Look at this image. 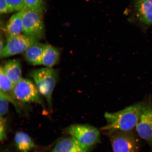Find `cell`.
<instances>
[{"mask_svg":"<svg viewBox=\"0 0 152 152\" xmlns=\"http://www.w3.org/2000/svg\"><path fill=\"white\" fill-rule=\"evenodd\" d=\"M151 104L149 102H140L121 111L105 113L107 123L102 130L110 134L120 131L129 132L136 127L142 114Z\"/></svg>","mask_w":152,"mask_h":152,"instance_id":"1","label":"cell"},{"mask_svg":"<svg viewBox=\"0 0 152 152\" xmlns=\"http://www.w3.org/2000/svg\"><path fill=\"white\" fill-rule=\"evenodd\" d=\"M40 94L46 99L49 107L52 110V96L58 79V73L51 68L36 69L30 73Z\"/></svg>","mask_w":152,"mask_h":152,"instance_id":"2","label":"cell"},{"mask_svg":"<svg viewBox=\"0 0 152 152\" xmlns=\"http://www.w3.org/2000/svg\"><path fill=\"white\" fill-rule=\"evenodd\" d=\"M23 34L40 39L45 33L42 12L24 7L21 10Z\"/></svg>","mask_w":152,"mask_h":152,"instance_id":"3","label":"cell"},{"mask_svg":"<svg viewBox=\"0 0 152 152\" xmlns=\"http://www.w3.org/2000/svg\"><path fill=\"white\" fill-rule=\"evenodd\" d=\"M12 94L15 99L18 102L37 104L44 107L41 94L35 84L30 80L21 79L13 87Z\"/></svg>","mask_w":152,"mask_h":152,"instance_id":"4","label":"cell"},{"mask_svg":"<svg viewBox=\"0 0 152 152\" xmlns=\"http://www.w3.org/2000/svg\"><path fill=\"white\" fill-rule=\"evenodd\" d=\"M67 132L83 145L90 148L100 140L99 131L89 125H72L68 128Z\"/></svg>","mask_w":152,"mask_h":152,"instance_id":"5","label":"cell"},{"mask_svg":"<svg viewBox=\"0 0 152 152\" xmlns=\"http://www.w3.org/2000/svg\"><path fill=\"white\" fill-rule=\"evenodd\" d=\"M39 39L21 34L7 38V42L0 52L1 58L24 53L31 45L37 42Z\"/></svg>","mask_w":152,"mask_h":152,"instance_id":"6","label":"cell"},{"mask_svg":"<svg viewBox=\"0 0 152 152\" xmlns=\"http://www.w3.org/2000/svg\"><path fill=\"white\" fill-rule=\"evenodd\" d=\"M128 132L113 133L110 139L113 152H137L138 143L134 137Z\"/></svg>","mask_w":152,"mask_h":152,"instance_id":"7","label":"cell"},{"mask_svg":"<svg viewBox=\"0 0 152 152\" xmlns=\"http://www.w3.org/2000/svg\"><path fill=\"white\" fill-rule=\"evenodd\" d=\"M132 20L136 21L142 27L152 25V4L148 0H133Z\"/></svg>","mask_w":152,"mask_h":152,"instance_id":"8","label":"cell"},{"mask_svg":"<svg viewBox=\"0 0 152 152\" xmlns=\"http://www.w3.org/2000/svg\"><path fill=\"white\" fill-rule=\"evenodd\" d=\"M136 129L138 136L152 147V104L142 114Z\"/></svg>","mask_w":152,"mask_h":152,"instance_id":"9","label":"cell"},{"mask_svg":"<svg viewBox=\"0 0 152 152\" xmlns=\"http://www.w3.org/2000/svg\"><path fill=\"white\" fill-rule=\"evenodd\" d=\"M90 149L71 136L60 140L49 152H88Z\"/></svg>","mask_w":152,"mask_h":152,"instance_id":"10","label":"cell"},{"mask_svg":"<svg viewBox=\"0 0 152 152\" xmlns=\"http://www.w3.org/2000/svg\"><path fill=\"white\" fill-rule=\"evenodd\" d=\"M46 45L38 42L33 44L24 53L25 60L32 65H42L43 53Z\"/></svg>","mask_w":152,"mask_h":152,"instance_id":"11","label":"cell"},{"mask_svg":"<svg viewBox=\"0 0 152 152\" xmlns=\"http://www.w3.org/2000/svg\"><path fill=\"white\" fill-rule=\"evenodd\" d=\"M4 29L7 38L23 33L21 11H18L11 16Z\"/></svg>","mask_w":152,"mask_h":152,"instance_id":"12","label":"cell"},{"mask_svg":"<svg viewBox=\"0 0 152 152\" xmlns=\"http://www.w3.org/2000/svg\"><path fill=\"white\" fill-rule=\"evenodd\" d=\"M3 68L5 75L14 85L22 79L21 66L19 60L7 61Z\"/></svg>","mask_w":152,"mask_h":152,"instance_id":"13","label":"cell"},{"mask_svg":"<svg viewBox=\"0 0 152 152\" xmlns=\"http://www.w3.org/2000/svg\"><path fill=\"white\" fill-rule=\"evenodd\" d=\"M14 85L9 79L4 71L3 66L0 69V92L2 94L14 105L17 103L12 94V90Z\"/></svg>","mask_w":152,"mask_h":152,"instance_id":"14","label":"cell"},{"mask_svg":"<svg viewBox=\"0 0 152 152\" xmlns=\"http://www.w3.org/2000/svg\"><path fill=\"white\" fill-rule=\"evenodd\" d=\"M59 58L60 53L58 49L46 44L43 53L42 65L47 67H52L58 62Z\"/></svg>","mask_w":152,"mask_h":152,"instance_id":"15","label":"cell"},{"mask_svg":"<svg viewBox=\"0 0 152 152\" xmlns=\"http://www.w3.org/2000/svg\"><path fill=\"white\" fill-rule=\"evenodd\" d=\"M16 147L21 152H28L35 147V144L31 138L26 133L19 132L14 137Z\"/></svg>","mask_w":152,"mask_h":152,"instance_id":"16","label":"cell"},{"mask_svg":"<svg viewBox=\"0 0 152 152\" xmlns=\"http://www.w3.org/2000/svg\"><path fill=\"white\" fill-rule=\"evenodd\" d=\"M24 7L42 12L43 8V0H23Z\"/></svg>","mask_w":152,"mask_h":152,"instance_id":"17","label":"cell"},{"mask_svg":"<svg viewBox=\"0 0 152 152\" xmlns=\"http://www.w3.org/2000/svg\"><path fill=\"white\" fill-rule=\"evenodd\" d=\"M11 12L21 10L25 7L23 0H6Z\"/></svg>","mask_w":152,"mask_h":152,"instance_id":"18","label":"cell"},{"mask_svg":"<svg viewBox=\"0 0 152 152\" xmlns=\"http://www.w3.org/2000/svg\"><path fill=\"white\" fill-rule=\"evenodd\" d=\"M9 101L1 92H0V115L4 117L8 113Z\"/></svg>","mask_w":152,"mask_h":152,"instance_id":"19","label":"cell"},{"mask_svg":"<svg viewBox=\"0 0 152 152\" xmlns=\"http://www.w3.org/2000/svg\"><path fill=\"white\" fill-rule=\"evenodd\" d=\"M6 136V121L4 117H1L0 119V139L3 141Z\"/></svg>","mask_w":152,"mask_h":152,"instance_id":"20","label":"cell"},{"mask_svg":"<svg viewBox=\"0 0 152 152\" xmlns=\"http://www.w3.org/2000/svg\"><path fill=\"white\" fill-rule=\"evenodd\" d=\"M11 12L6 0H0V13L4 14Z\"/></svg>","mask_w":152,"mask_h":152,"instance_id":"21","label":"cell"},{"mask_svg":"<svg viewBox=\"0 0 152 152\" xmlns=\"http://www.w3.org/2000/svg\"><path fill=\"white\" fill-rule=\"evenodd\" d=\"M4 39L3 37L1 35V41H0V52H1L3 50L4 47Z\"/></svg>","mask_w":152,"mask_h":152,"instance_id":"22","label":"cell"},{"mask_svg":"<svg viewBox=\"0 0 152 152\" xmlns=\"http://www.w3.org/2000/svg\"><path fill=\"white\" fill-rule=\"evenodd\" d=\"M148 1H149L150 3H151L152 4V0H148Z\"/></svg>","mask_w":152,"mask_h":152,"instance_id":"23","label":"cell"}]
</instances>
